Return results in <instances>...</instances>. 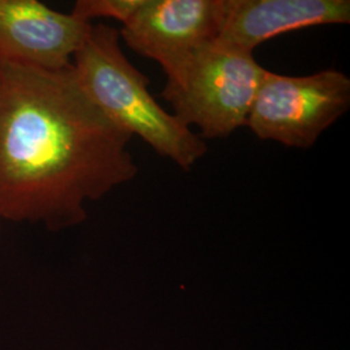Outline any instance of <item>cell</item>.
Segmentation results:
<instances>
[{
  "label": "cell",
  "mask_w": 350,
  "mask_h": 350,
  "mask_svg": "<svg viewBox=\"0 0 350 350\" xmlns=\"http://www.w3.org/2000/svg\"><path fill=\"white\" fill-rule=\"evenodd\" d=\"M133 137L91 100L73 65L43 70L0 59V222L57 232L138 174Z\"/></svg>",
  "instance_id": "obj_1"
},
{
  "label": "cell",
  "mask_w": 350,
  "mask_h": 350,
  "mask_svg": "<svg viewBox=\"0 0 350 350\" xmlns=\"http://www.w3.org/2000/svg\"><path fill=\"white\" fill-rule=\"evenodd\" d=\"M91 26L38 0H0V59L43 70L68 69Z\"/></svg>",
  "instance_id": "obj_6"
},
{
  "label": "cell",
  "mask_w": 350,
  "mask_h": 350,
  "mask_svg": "<svg viewBox=\"0 0 350 350\" xmlns=\"http://www.w3.org/2000/svg\"><path fill=\"white\" fill-rule=\"evenodd\" d=\"M0 232H1V228H0Z\"/></svg>",
  "instance_id": "obj_9"
},
{
  "label": "cell",
  "mask_w": 350,
  "mask_h": 350,
  "mask_svg": "<svg viewBox=\"0 0 350 350\" xmlns=\"http://www.w3.org/2000/svg\"><path fill=\"white\" fill-rule=\"evenodd\" d=\"M222 18L224 0H143L120 36L173 79L198 51L214 43Z\"/></svg>",
  "instance_id": "obj_5"
},
{
  "label": "cell",
  "mask_w": 350,
  "mask_h": 350,
  "mask_svg": "<svg viewBox=\"0 0 350 350\" xmlns=\"http://www.w3.org/2000/svg\"><path fill=\"white\" fill-rule=\"evenodd\" d=\"M265 73L253 53L212 43L166 79L161 96L180 122L200 129L201 138H227L247 126Z\"/></svg>",
  "instance_id": "obj_3"
},
{
  "label": "cell",
  "mask_w": 350,
  "mask_h": 350,
  "mask_svg": "<svg viewBox=\"0 0 350 350\" xmlns=\"http://www.w3.org/2000/svg\"><path fill=\"white\" fill-rule=\"evenodd\" d=\"M142 3L143 0H78L70 14L85 23H91L92 18H113L124 25Z\"/></svg>",
  "instance_id": "obj_8"
},
{
  "label": "cell",
  "mask_w": 350,
  "mask_h": 350,
  "mask_svg": "<svg viewBox=\"0 0 350 350\" xmlns=\"http://www.w3.org/2000/svg\"><path fill=\"white\" fill-rule=\"evenodd\" d=\"M349 108V77L336 69L300 77L266 70L247 126L261 140L308 150Z\"/></svg>",
  "instance_id": "obj_4"
},
{
  "label": "cell",
  "mask_w": 350,
  "mask_h": 350,
  "mask_svg": "<svg viewBox=\"0 0 350 350\" xmlns=\"http://www.w3.org/2000/svg\"><path fill=\"white\" fill-rule=\"evenodd\" d=\"M349 23V0H224L214 43L253 53L258 44L288 31Z\"/></svg>",
  "instance_id": "obj_7"
},
{
  "label": "cell",
  "mask_w": 350,
  "mask_h": 350,
  "mask_svg": "<svg viewBox=\"0 0 350 350\" xmlns=\"http://www.w3.org/2000/svg\"><path fill=\"white\" fill-rule=\"evenodd\" d=\"M120 40L118 29L92 24L73 57L78 82L116 125L191 170L208 152L206 143L150 95V78L130 63Z\"/></svg>",
  "instance_id": "obj_2"
}]
</instances>
